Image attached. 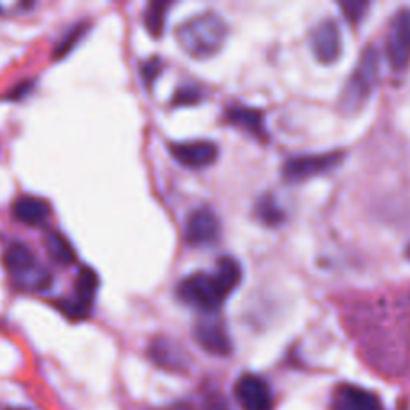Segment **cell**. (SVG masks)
I'll use <instances>...</instances> for the list:
<instances>
[{
    "label": "cell",
    "mask_w": 410,
    "mask_h": 410,
    "mask_svg": "<svg viewBox=\"0 0 410 410\" xmlns=\"http://www.w3.org/2000/svg\"><path fill=\"white\" fill-rule=\"evenodd\" d=\"M311 50L321 63H333L342 53V34L335 21L326 20L311 34Z\"/></svg>",
    "instance_id": "10"
},
{
    "label": "cell",
    "mask_w": 410,
    "mask_h": 410,
    "mask_svg": "<svg viewBox=\"0 0 410 410\" xmlns=\"http://www.w3.org/2000/svg\"><path fill=\"white\" fill-rule=\"evenodd\" d=\"M204 98V90L197 85H183L176 90V93L172 100L174 106H191L197 105Z\"/></svg>",
    "instance_id": "23"
},
{
    "label": "cell",
    "mask_w": 410,
    "mask_h": 410,
    "mask_svg": "<svg viewBox=\"0 0 410 410\" xmlns=\"http://www.w3.org/2000/svg\"><path fill=\"white\" fill-rule=\"evenodd\" d=\"M3 263L5 268H7L13 276L20 278L36 268V257L29 247L15 242V244H12L5 250Z\"/></svg>",
    "instance_id": "15"
},
{
    "label": "cell",
    "mask_w": 410,
    "mask_h": 410,
    "mask_svg": "<svg viewBox=\"0 0 410 410\" xmlns=\"http://www.w3.org/2000/svg\"><path fill=\"white\" fill-rule=\"evenodd\" d=\"M48 215H50V205L44 199L21 196L13 204V217L24 225H42L48 218Z\"/></svg>",
    "instance_id": "13"
},
{
    "label": "cell",
    "mask_w": 410,
    "mask_h": 410,
    "mask_svg": "<svg viewBox=\"0 0 410 410\" xmlns=\"http://www.w3.org/2000/svg\"><path fill=\"white\" fill-rule=\"evenodd\" d=\"M226 119L236 127H241L242 130L249 132L253 137L264 138L266 130H264V119L258 109L245 106H233L226 111Z\"/></svg>",
    "instance_id": "14"
},
{
    "label": "cell",
    "mask_w": 410,
    "mask_h": 410,
    "mask_svg": "<svg viewBox=\"0 0 410 410\" xmlns=\"http://www.w3.org/2000/svg\"><path fill=\"white\" fill-rule=\"evenodd\" d=\"M154 410H192V407L190 404H172V406H165Z\"/></svg>",
    "instance_id": "28"
},
{
    "label": "cell",
    "mask_w": 410,
    "mask_h": 410,
    "mask_svg": "<svg viewBox=\"0 0 410 410\" xmlns=\"http://www.w3.org/2000/svg\"><path fill=\"white\" fill-rule=\"evenodd\" d=\"M257 215L263 223H266L269 226H274L282 221L284 213L282 210L279 208V205L271 196H264L257 204Z\"/></svg>",
    "instance_id": "22"
},
{
    "label": "cell",
    "mask_w": 410,
    "mask_h": 410,
    "mask_svg": "<svg viewBox=\"0 0 410 410\" xmlns=\"http://www.w3.org/2000/svg\"><path fill=\"white\" fill-rule=\"evenodd\" d=\"M234 395L242 410H273V391L268 381L255 374H244L234 385Z\"/></svg>",
    "instance_id": "6"
},
{
    "label": "cell",
    "mask_w": 410,
    "mask_h": 410,
    "mask_svg": "<svg viewBox=\"0 0 410 410\" xmlns=\"http://www.w3.org/2000/svg\"><path fill=\"white\" fill-rule=\"evenodd\" d=\"M332 410H385L380 397L356 385L338 386L332 397Z\"/></svg>",
    "instance_id": "11"
},
{
    "label": "cell",
    "mask_w": 410,
    "mask_h": 410,
    "mask_svg": "<svg viewBox=\"0 0 410 410\" xmlns=\"http://www.w3.org/2000/svg\"><path fill=\"white\" fill-rule=\"evenodd\" d=\"M98 285H100L98 274H96L93 269H91L90 266H84L79 269L77 278H75V295H77L79 298L91 303L96 290H98Z\"/></svg>",
    "instance_id": "19"
},
{
    "label": "cell",
    "mask_w": 410,
    "mask_h": 410,
    "mask_svg": "<svg viewBox=\"0 0 410 410\" xmlns=\"http://www.w3.org/2000/svg\"><path fill=\"white\" fill-rule=\"evenodd\" d=\"M338 5L342 8L344 18L349 20V23L353 24L359 23L365 16L367 8H369V3L367 2H342Z\"/></svg>",
    "instance_id": "24"
},
{
    "label": "cell",
    "mask_w": 410,
    "mask_h": 410,
    "mask_svg": "<svg viewBox=\"0 0 410 410\" xmlns=\"http://www.w3.org/2000/svg\"><path fill=\"white\" fill-rule=\"evenodd\" d=\"M169 2H151L146 10H144V26L154 39H158L164 34L167 10H169Z\"/></svg>",
    "instance_id": "18"
},
{
    "label": "cell",
    "mask_w": 410,
    "mask_h": 410,
    "mask_svg": "<svg viewBox=\"0 0 410 410\" xmlns=\"http://www.w3.org/2000/svg\"><path fill=\"white\" fill-rule=\"evenodd\" d=\"M205 410H231V409L225 397L213 395L207 397V401H205Z\"/></svg>",
    "instance_id": "27"
},
{
    "label": "cell",
    "mask_w": 410,
    "mask_h": 410,
    "mask_svg": "<svg viewBox=\"0 0 410 410\" xmlns=\"http://www.w3.org/2000/svg\"><path fill=\"white\" fill-rule=\"evenodd\" d=\"M228 37V24L213 12L201 13L186 20L176 29L181 50L196 59L210 58L221 50Z\"/></svg>",
    "instance_id": "1"
},
{
    "label": "cell",
    "mask_w": 410,
    "mask_h": 410,
    "mask_svg": "<svg viewBox=\"0 0 410 410\" xmlns=\"http://www.w3.org/2000/svg\"><path fill=\"white\" fill-rule=\"evenodd\" d=\"M213 276L220 284V287L223 289V292L229 296L239 287L242 280V268L239 261L234 260L233 257H223L220 258L217 271L213 273Z\"/></svg>",
    "instance_id": "16"
},
{
    "label": "cell",
    "mask_w": 410,
    "mask_h": 410,
    "mask_svg": "<svg viewBox=\"0 0 410 410\" xmlns=\"http://www.w3.org/2000/svg\"><path fill=\"white\" fill-rule=\"evenodd\" d=\"M170 153L178 164L194 170L205 169L218 159V146L212 142H207V139L174 143L170 146Z\"/></svg>",
    "instance_id": "9"
},
{
    "label": "cell",
    "mask_w": 410,
    "mask_h": 410,
    "mask_svg": "<svg viewBox=\"0 0 410 410\" xmlns=\"http://www.w3.org/2000/svg\"><path fill=\"white\" fill-rule=\"evenodd\" d=\"M47 250L50 257L59 264H73L75 261V252L71 242L59 233H48L45 239Z\"/></svg>",
    "instance_id": "17"
},
{
    "label": "cell",
    "mask_w": 410,
    "mask_h": 410,
    "mask_svg": "<svg viewBox=\"0 0 410 410\" xmlns=\"http://www.w3.org/2000/svg\"><path fill=\"white\" fill-rule=\"evenodd\" d=\"M56 306H58V310L71 321L87 319V317L90 316V311H91V303H89V301H85L82 298H79V296H75V298L59 300Z\"/></svg>",
    "instance_id": "21"
},
{
    "label": "cell",
    "mask_w": 410,
    "mask_h": 410,
    "mask_svg": "<svg viewBox=\"0 0 410 410\" xmlns=\"http://www.w3.org/2000/svg\"><path fill=\"white\" fill-rule=\"evenodd\" d=\"M386 55L395 71H404L410 64V10L395 15L386 39Z\"/></svg>",
    "instance_id": "4"
},
{
    "label": "cell",
    "mask_w": 410,
    "mask_h": 410,
    "mask_svg": "<svg viewBox=\"0 0 410 410\" xmlns=\"http://www.w3.org/2000/svg\"><path fill=\"white\" fill-rule=\"evenodd\" d=\"M160 68H162V61L159 58H153L146 61L142 66V77L144 80V84L151 87V85L154 84V80L158 79V75L160 73Z\"/></svg>",
    "instance_id": "25"
},
{
    "label": "cell",
    "mask_w": 410,
    "mask_h": 410,
    "mask_svg": "<svg viewBox=\"0 0 410 410\" xmlns=\"http://www.w3.org/2000/svg\"><path fill=\"white\" fill-rule=\"evenodd\" d=\"M407 257L410 258V245H409V249H407Z\"/></svg>",
    "instance_id": "29"
},
{
    "label": "cell",
    "mask_w": 410,
    "mask_h": 410,
    "mask_svg": "<svg viewBox=\"0 0 410 410\" xmlns=\"http://www.w3.org/2000/svg\"><path fill=\"white\" fill-rule=\"evenodd\" d=\"M176 295L186 305L204 312L218 311L228 295L220 287L213 274L194 273L178 284Z\"/></svg>",
    "instance_id": "2"
},
{
    "label": "cell",
    "mask_w": 410,
    "mask_h": 410,
    "mask_svg": "<svg viewBox=\"0 0 410 410\" xmlns=\"http://www.w3.org/2000/svg\"><path fill=\"white\" fill-rule=\"evenodd\" d=\"M32 84L31 80H23V82L21 84H18L16 85V87H13L12 89V91H10V93L7 95V98L8 100H21V98H24L26 95L29 93V91L32 90Z\"/></svg>",
    "instance_id": "26"
},
{
    "label": "cell",
    "mask_w": 410,
    "mask_h": 410,
    "mask_svg": "<svg viewBox=\"0 0 410 410\" xmlns=\"http://www.w3.org/2000/svg\"><path fill=\"white\" fill-rule=\"evenodd\" d=\"M194 338H196L199 347L208 354L225 358L233 351V343H231L228 332L221 324L215 321L197 322L194 327Z\"/></svg>",
    "instance_id": "12"
},
{
    "label": "cell",
    "mask_w": 410,
    "mask_h": 410,
    "mask_svg": "<svg viewBox=\"0 0 410 410\" xmlns=\"http://www.w3.org/2000/svg\"><path fill=\"white\" fill-rule=\"evenodd\" d=\"M220 220L213 210L201 207L188 215L185 225V241L191 247L213 244L220 237Z\"/></svg>",
    "instance_id": "7"
},
{
    "label": "cell",
    "mask_w": 410,
    "mask_h": 410,
    "mask_svg": "<svg viewBox=\"0 0 410 410\" xmlns=\"http://www.w3.org/2000/svg\"><path fill=\"white\" fill-rule=\"evenodd\" d=\"M149 358L155 365L172 374H186L191 365L188 351L181 348V344L167 337L155 338L149 344Z\"/></svg>",
    "instance_id": "8"
},
{
    "label": "cell",
    "mask_w": 410,
    "mask_h": 410,
    "mask_svg": "<svg viewBox=\"0 0 410 410\" xmlns=\"http://www.w3.org/2000/svg\"><path fill=\"white\" fill-rule=\"evenodd\" d=\"M343 159V153H327L314 155H295L284 164L282 174L287 181L298 183L332 170Z\"/></svg>",
    "instance_id": "5"
},
{
    "label": "cell",
    "mask_w": 410,
    "mask_h": 410,
    "mask_svg": "<svg viewBox=\"0 0 410 410\" xmlns=\"http://www.w3.org/2000/svg\"><path fill=\"white\" fill-rule=\"evenodd\" d=\"M89 26L85 23L74 24L71 29H69L66 34L63 36V39L56 45L55 50H53V58L55 59H63L66 55H69L74 50V47L79 44L80 39L85 36V31H87Z\"/></svg>",
    "instance_id": "20"
},
{
    "label": "cell",
    "mask_w": 410,
    "mask_h": 410,
    "mask_svg": "<svg viewBox=\"0 0 410 410\" xmlns=\"http://www.w3.org/2000/svg\"><path fill=\"white\" fill-rule=\"evenodd\" d=\"M379 79V55L375 48H367L360 56L358 66L349 79L343 93V106L348 111H356L363 102L369 98L372 89L375 87Z\"/></svg>",
    "instance_id": "3"
}]
</instances>
